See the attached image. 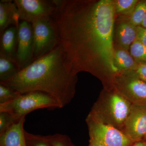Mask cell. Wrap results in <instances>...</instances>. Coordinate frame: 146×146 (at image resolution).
I'll return each instance as SVG.
<instances>
[{"instance_id": "cell-11", "label": "cell", "mask_w": 146, "mask_h": 146, "mask_svg": "<svg viewBox=\"0 0 146 146\" xmlns=\"http://www.w3.org/2000/svg\"><path fill=\"white\" fill-rule=\"evenodd\" d=\"M25 117L16 121L0 135V146H27L24 125Z\"/></svg>"}, {"instance_id": "cell-5", "label": "cell", "mask_w": 146, "mask_h": 146, "mask_svg": "<svg viewBox=\"0 0 146 146\" xmlns=\"http://www.w3.org/2000/svg\"><path fill=\"white\" fill-rule=\"evenodd\" d=\"M117 73L115 83L119 93L132 104L146 105V82L134 70Z\"/></svg>"}, {"instance_id": "cell-12", "label": "cell", "mask_w": 146, "mask_h": 146, "mask_svg": "<svg viewBox=\"0 0 146 146\" xmlns=\"http://www.w3.org/2000/svg\"><path fill=\"white\" fill-rule=\"evenodd\" d=\"M20 17L17 7L13 1H0V34L11 26L18 27Z\"/></svg>"}, {"instance_id": "cell-3", "label": "cell", "mask_w": 146, "mask_h": 146, "mask_svg": "<svg viewBox=\"0 0 146 146\" xmlns=\"http://www.w3.org/2000/svg\"><path fill=\"white\" fill-rule=\"evenodd\" d=\"M62 108L58 102L49 94L40 91H30L21 93L13 100L0 104V112H8L17 121L36 110Z\"/></svg>"}, {"instance_id": "cell-29", "label": "cell", "mask_w": 146, "mask_h": 146, "mask_svg": "<svg viewBox=\"0 0 146 146\" xmlns=\"http://www.w3.org/2000/svg\"><path fill=\"white\" fill-rule=\"evenodd\" d=\"M143 141H146V133L145 134V137H144V138Z\"/></svg>"}, {"instance_id": "cell-8", "label": "cell", "mask_w": 146, "mask_h": 146, "mask_svg": "<svg viewBox=\"0 0 146 146\" xmlns=\"http://www.w3.org/2000/svg\"><path fill=\"white\" fill-rule=\"evenodd\" d=\"M18 31L16 61L21 70L33 61L34 37L32 24L26 21L20 22Z\"/></svg>"}, {"instance_id": "cell-7", "label": "cell", "mask_w": 146, "mask_h": 146, "mask_svg": "<svg viewBox=\"0 0 146 146\" xmlns=\"http://www.w3.org/2000/svg\"><path fill=\"white\" fill-rule=\"evenodd\" d=\"M21 21L33 24L53 18L57 6L55 0H15Z\"/></svg>"}, {"instance_id": "cell-20", "label": "cell", "mask_w": 146, "mask_h": 146, "mask_svg": "<svg viewBox=\"0 0 146 146\" xmlns=\"http://www.w3.org/2000/svg\"><path fill=\"white\" fill-rule=\"evenodd\" d=\"M46 141L52 146H75L68 136L61 133L44 136Z\"/></svg>"}, {"instance_id": "cell-27", "label": "cell", "mask_w": 146, "mask_h": 146, "mask_svg": "<svg viewBox=\"0 0 146 146\" xmlns=\"http://www.w3.org/2000/svg\"><path fill=\"white\" fill-rule=\"evenodd\" d=\"M131 146H146V141H142L134 143Z\"/></svg>"}, {"instance_id": "cell-26", "label": "cell", "mask_w": 146, "mask_h": 146, "mask_svg": "<svg viewBox=\"0 0 146 146\" xmlns=\"http://www.w3.org/2000/svg\"><path fill=\"white\" fill-rule=\"evenodd\" d=\"M89 146H104L102 144L99 143L98 142L94 140V139H92V138H90L89 141Z\"/></svg>"}, {"instance_id": "cell-19", "label": "cell", "mask_w": 146, "mask_h": 146, "mask_svg": "<svg viewBox=\"0 0 146 146\" xmlns=\"http://www.w3.org/2000/svg\"><path fill=\"white\" fill-rule=\"evenodd\" d=\"M146 15V1H141L138 2L129 19L135 27L141 26Z\"/></svg>"}, {"instance_id": "cell-28", "label": "cell", "mask_w": 146, "mask_h": 146, "mask_svg": "<svg viewBox=\"0 0 146 146\" xmlns=\"http://www.w3.org/2000/svg\"><path fill=\"white\" fill-rule=\"evenodd\" d=\"M141 27L144 28L146 29V15L144 18L143 20V22L141 24Z\"/></svg>"}, {"instance_id": "cell-13", "label": "cell", "mask_w": 146, "mask_h": 146, "mask_svg": "<svg viewBox=\"0 0 146 146\" xmlns=\"http://www.w3.org/2000/svg\"><path fill=\"white\" fill-rule=\"evenodd\" d=\"M18 27H9L1 34L0 53L16 60L18 44Z\"/></svg>"}, {"instance_id": "cell-23", "label": "cell", "mask_w": 146, "mask_h": 146, "mask_svg": "<svg viewBox=\"0 0 146 146\" xmlns=\"http://www.w3.org/2000/svg\"><path fill=\"white\" fill-rule=\"evenodd\" d=\"M16 121V120L9 113L5 112H0V135L4 133L9 127Z\"/></svg>"}, {"instance_id": "cell-21", "label": "cell", "mask_w": 146, "mask_h": 146, "mask_svg": "<svg viewBox=\"0 0 146 146\" xmlns=\"http://www.w3.org/2000/svg\"><path fill=\"white\" fill-rule=\"evenodd\" d=\"M21 94L9 86L0 83V104L13 100Z\"/></svg>"}, {"instance_id": "cell-1", "label": "cell", "mask_w": 146, "mask_h": 146, "mask_svg": "<svg viewBox=\"0 0 146 146\" xmlns=\"http://www.w3.org/2000/svg\"><path fill=\"white\" fill-rule=\"evenodd\" d=\"M53 17L59 42L77 72H94L103 64L119 72L114 62V1L56 0Z\"/></svg>"}, {"instance_id": "cell-4", "label": "cell", "mask_w": 146, "mask_h": 146, "mask_svg": "<svg viewBox=\"0 0 146 146\" xmlns=\"http://www.w3.org/2000/svg\"><path fill=\"white\" fill-rule=\"evenodd\" d=\"M89 137L104 146H131L134 143L121 131L100 119L92 112L86 118Z\"/></svg>"}, {"instance_id": "cell-10", "label": "cell", "mask_w": 146, "mask_h": 146, "mask_svg": "<svg viewBox=\"0 0 146 146\" xmlns=\"http://www.w3.org/2000/svg\"><path fill=\"white\" fill-rule=\"evenodd\" d=\"M108 101V114L112 121L117 126L123 127L130 114L132 104L121 95L114 94Z\"/></svg>"}, {"instance_id": "cell-2", "label": "cell", "mask_w": 146, "mask_h": 146, "mask_svg": "<svg viewBox=\"0 0 146 146\" xmlns=\"http://www.w3.org/2000/svg\"><path fill=\"white\" fill-rule=\"evenodd\" d=\"M77 72L59 44L11 78L0 83L21 93L35 91L46 93L54 98L63 108L74 97Z\"/></svg>"}, {"instance_id": "cell-17", "label": "cell", "mask_w": 146, "mask_h": 146, "mask_svg": "<svg viewBox=\"0 0 146 146\" xmlns=\"http://www.w3.org/2000/svg\"><path fill=\"white\" fill-rule=\"evenodd\" d=\"M138 0H117L114 1L115 14L130 17L136 5Z\"/></svg>"}, {"instance_id": "cell-6", "label": "cell", "mask_w": 146, "mask_h": 146, "mask_svg": "<svg viewBox=\"0 0 146 146\" xmlns=\"http://www.w3.org/2000/svg\"><path fill=\"white\" fill-rule=\"evenodd\" d=\"M32 25L34 37V60L49 52L60 42L53 18L36 22Z\"/></svg>"}, {"instance_id": "cell-18", "label": "cell", "mask_w": 146, "mask_h": 146, "mask_svg": "<svg viewBox=\"0 0 146 146\" xmlns=\"http://www.w3.org/2000/svg\"><path fill=\"white\" fill-rule=\"evenodd\" d=\"M129 50L131 55L138 64L146 63V46L136 39Z\"/></svg>"}, {"instance_id": "cell-24", "label": "cell", "mask_w": 146, "mask_h": 146, "mask_svg": "<svg viewBox=\"0 0 146 146\" xmlns=\"http://www.w3.org/2000/svg\"><path fill=\"white\" fill-rule=\"evenodd\" d=\"M136 39L146 46V29L141 26L136 27Z\"/></svg>"}, {"instance_id": "cell-15", "label": "cell", "mask_w": 146, "mask_h": 146, "mask_svg": "<svg viewBox=\"0 0 146 146\" xmlns=\"http://www.w3.org/2000/svg\"><path fill=\"white\" fill-rule=\"evenodd\" d=\"M114 62L119 72L126 70L134 71L138 65L128 51L119 48L115 49Z\"/></svg>"}, {"instance_id": "cell-9", "label": "cell", "mask_w": 146, "mask_h": 146, "mask_svg": "<svg viewBox=\"0 0 146 146\" xmlns=\"http://www.w3.org/2000/svg\"><path fill=\"white\" fill-rule=\"evenodd\" d=\"M123 128V132L133 143L143 140L146 133V105L132 104Z\"/></svg>"}, {"instance_id": "cell-25", "label": "cell", "mask_w": 146, "mask_h": 146, "mask_svg": "<svg viewBox=\"0 0 146 146\" xmlns=\"http://www.w3.org/2000/svg\"><path fill=\"white\" fill-rule=\"evenodd\" d=\"M134 71L140 78L146 82V63L138 64Z\"/></svg>"}, {"instance_id": "cell-14", "label": "cell", "mask_w": 146, "mask_h": 146, "mask_svg": "<svg viewBox=\"0 0 146 146\" xmlns=\"http://www.w3.org/2000/svg\"><path fill=\"white\" fill-rule=\"evenodd\" d=\"M136 27L127 20L118 24L116 29V37L118 48L128 51L131 45L136 40Z\"/></svg>"}, {"instance_id": "cell-22", "label": "cell", "mask_w": 146, "mask_h": 146, "mask_svg": "<svg viewBox=\"0 0 146 146\" xmlns=\"http://www.w3.org/2000/svg\"><path fill=\"white\" fill-rule=\"evenodd\" d=\"M25 134L27 146H52L44 136L29 133L25 130Z\"/></svg>"}, {"instance_id": "cell-16", "label": "cell", "mask_w": 146, "mask_h": 146, "mask_svg": "<svg viewBox=\"0 0 146 146\" xmlns=\"http://www.w3.org/2000/svg\"><path fill=\"white\" fill-rule=\"evenodd\" d=\"M20 70L16 60L0 53V82L8 80Z\"/></svg>"}]
</instances>
